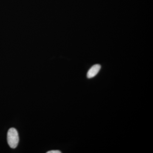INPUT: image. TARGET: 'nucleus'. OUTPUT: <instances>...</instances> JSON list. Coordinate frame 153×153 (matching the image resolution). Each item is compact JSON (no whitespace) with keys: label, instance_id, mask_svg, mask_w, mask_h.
I'll use <instances>...</instances> for the list:
<instances>
[{"label":"nucleus","instance_id":"nucleus-3","mask_svg":"<svg viewBox=\"0 0 153 153\" xmlns=\"http://www.w3.org/2000/svg\"><path fill=\"white\" fill-rule=\"evenodd\" d=\"M61 153L60 151L52 150L47 152V153Z\"/></svg>","mask_w":153,"mask_h":153},{"label":"nucleus","instance_id":"nucleus-1","mask_svg":"<svg viewBox=\"0 0 153 153\" xmlns=\"http://www.w3.org/2000/svg\"><path fill=\"white\" fill-rule=\"evenodd\" d=\"M8 143L10 147L15 149L19 144V134L16 128H12L9 130L7 136Z\"/></svg>","mask_w":153,"mask_h":153},{"label":"nucleus","instance_id":"nucleus-2","mask_svg":"<svg viewBox=\"0 0 153 153\" xmlns=\"http://www.w3.org/2000/svg\"><path fill=\"white\" fill-rule=\"evenodd\" d=\"M101 68V66L99 64H95L88 71L87 77L88 78H93L99 72Z\"/></svg>","mask_w":153,"mask_h":153}]
</instances>
